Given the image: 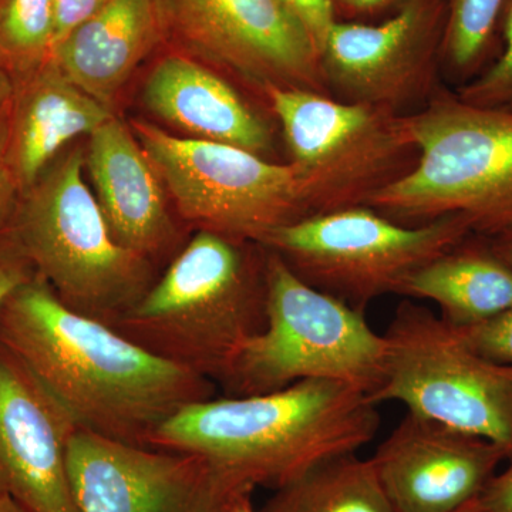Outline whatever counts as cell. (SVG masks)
Here are the masks:
<instances>
[{
    "mask_svg": "<svg viewBox=\"0 0 512 512\" xmlns=\"http://www.w3.org/2000/svg\"><path fill=\"white\" fill-rule=\"evenodd\" d=\"M0 346L49 392L77 430L150 447L164 421L215 397V383L72 311L40 276L0 308Z\"/></svg>",
    "mask_w": 512,
    "mask_h": 512,
    "instance_id": "6da1fadb",
    "label": "cell"
},
{
    "mask_svg": "<svg viewBox=\"0 0 512 512\" xmlns=\"http://www.w3.org/2000/svg\"><path fill=\"white\" fill-rule=\"evenodd\" d=\"M379 427L367 394L303 380L276 392L188 404L161 424L150 447L200 457L252 494L256 487L278 490L330 457L357 453Z\"/></svg>",
    "mask_w": 512,
    "mask_h": 512,
    "instance_id": "7a4b0ae2",
    "label": "cell"
},
{
    "mask_svg": "<svg viewBox=\"0 0 512 512\" xmlns=\"http://www.w3.org/2000/svg\"><path fill=\"white\" fill-rule=\"evenodd\" d=\"M266 248L198 231L111 328L220 384L266 323Z\"/></svg>",
    "mask_w": 512,
    "mask_h": 512,
    "instance_id": "3957f363",
    "label": "cell"
},
{
    "mask_svg": "<svg viewBox=\"0 0 512 512\" xmlns=\"http://www.w3.org/2000/svg\"><path fill=\"white\" fill-rule=\"evenodd\" d=\"M403 120L417 163L366 207L400 224L461 215L478 237L511 234L512 111L474 106L441 87Z\"/></svg>",
    "mask_w": 512,
    "mask_h": 512,
    "instance_id": "277c9868",
    "label": "cell"
},
{
    "mask_svg": "<svg viewBox=\"0 0 512 512\" xmlns=\"http://www.w3.org/2000/svg\"><path fill=\"white\" fill-rule=\"evenodd\" d=\"M83 171L76 148L23 192L3 232L67 308L111 325L156 281L114 239Z\"/></svg>",
    "mask_w": 512,
    "mask_h": 512,
    "instance_id": "5b68a950",
    "label": "cell"
},
{
    "mask_svg": "<svg viewBox=\"0 0 512 512\" xmlns=\"http://www.w3.org/2000/svg\"><path fill=\"white\" fill-rule=\"evenodd\" d=\"M266 285L265 328L242 348L220 383L225 396L329 380L372 400L383 383L386 339L372 329L365 311L306 284L268 248Z\"/></svg>",
    "mask_w": 512,
    "mask_h": 512,
    "instance_id": "8992f818",
    "label": "cell"
},
{
    "mask_svg": "<svg viewBox=\"0 0 512 512\" xmlns=\"http://www.w3.org/2000/svg\"><path fill=\"white\" fill-rule=\"evenodd\" d=\"M470 224L447 215L406 225L370 207L311 215L269 232L259 244L281 256L306 284L365 311L467 237Z\"/></svg>",
    "mask_w": 512,
    "mask_h": 512,
    "instance_id": "52a82bcc",
    "label": "cell"
},
{
    "mask_svg": "<svg viewBox=\"0 0 512 512\" xmlns=\"http://www.w3.org/2000/svg\"><path fill=\"white\" fill-rule=\"evenodd\" d=\"M265 96L281 123L311 215L366 207L417 163V148L399 114L291 87H268Z\"/></svg>",
    "mask_w": 512,
    "mask_h": 512,
    "instance_id": "ba28073f",
    "label": "cell"
},
{
    "mask_svg": "<svg viewBox=\"0 0 512 512\" xmlns=\"http://www.w3.org/2000/svg\"><path fill=\"white\" fill-rule=\"evenodd\" d=\"M386 339L382 386L372 402L481 437L512 454V366L484 359L430 309L403 302Z\"/></svg>",
    "mask_w": 512,
    "mask_h": 512,
    "instance_id": "9c48e42d",
    "label": "cell"
},
{
    "mask_svg": "<svg viewBox=\"0 0 512 512\" xmlns=\"http://www.w3.org/2000/svg\"><path fill=\"white\" fill-rule=\"evenodd\" d=\"M133 133L178 214L200 231L259 244L274 229L311 217L291 164L229 144L174 137L146 121H134Z\"/></svg>",
    "mask_w": 512,
    "mask_h": 512,
    "instance_id": "30bf717a",
    "label": "cell"
},
{
    "mask_svg": "<svg viewBox=\"0 0 512 512\" xmlns=\"http://www.w3.org/2000/svg\"><path fill=\"white\" fill-rule=\"evenodd\" d=\"M446 0H412L373 22L336 20L320 50L330 96L409 116L441 89Z\"/></svg>",
    "mask_w": 512,
    "mask_h": 512,
    "instance_id": "8fae6325",
    "label": "cell"
},
{
    "mask_svg": "<svg viewBox=\"0 0 512 512\" xmlns=\"http://www.w3.org/2000/svg\"><path fill=\"white\" fill-rule=\"evenodd\" d=\"M67 471L79 512H229L242 497L200 457L76 430Z\"/></svg>",
    "mask_w": 512,
    "mask_h": 512,
    "instance_id": "7c38bea8",
    "label": "cell"
},
{
    "mask_svg": "<svg viewBox=\"0 0 512 512\" xmlns=\"http://www.w3.org/2000/svg\"><path fill=\"white\" fill-rule=\"evenodd\" d=\"M168 22L212 62L268 87L328 94L311 37L281 0H165Z\"/></svg>",
    "mask_w": 512,
    "mask_h": 512,
    "instance_id": "4fadbf2b",
    "label": "cell"
},
{
    "mask_svg": "<svg viewBox=\"0 0 512 512\" xmlns=\"http://www.w3.org/2000/svg\"><path fill=\"white\" fill-rule=\"evenodd\" d=\"M73 421L0 346V494L26 512H79L67 471Z\"/></svg>",
    "mask_w": 512,
    "mask_h": 512,
    "instance_id": "5bb4252c",
    "label": "cell"
},
{
    "mask_svg": "<svg viewBox=\"0 0 512 512\" xmlns=\"http://www.w3.org/2000/svg\"><path fill=\"white\" fill-rule=\"evenodd\" d=\"M508 458L498 444L407 413L370 460L397 512H454Z\"/></svg>",
    "mask_w": 512,
    "mask_h": 512,
    "instance_id": "9a60e30c",
    "label": "cell"
},
{
    "mask_svg": "<svg viewBox=\"0 0 512 512\" xmlns=\"http://www.w3.org/2000/svg\"><path fill=\"white\" fill-rule=\"evenodd\" d=\"M89 137L84 167L111 234L121 247L151 262L177 238L160 177L133 131L116 117Z\"/></svg>",
    "mask_w": 512,
    "mask_h": 512,
    "instance_id": "2e32d148",
    "label": "cell"
},
{
    "mask_svg": "<svg viewBox=\"0 0 512 512\" xmlns=\"http://www.w3.org/2000/svg\"><path fill=\"white\" fill-rule=\"evenodd\" d=\"M144 103L190 138L244 148L264 157L274 147L268 123L220 74L181 55H168L151 70Z\"/></svg>",
    "mask_w": 512,
    "mask_h": 512,
    "instance_id": "e0dca14e",
    "label": "cell"
},
{
    "mask_svg": "<svg viewBox=\"0 0 512 512\" xmlns=\"http://www.w3.org/2000/svg\"><path fill=\"white\" fill-rule=\"evenodd\" d=\"M168 26L165 0H104L52 60L70 82L110 107Z\"/></svg>",
    "mask_w": 512,
    "mask_h": 512,
    "instance_id": "ac0fdd59",
    "label": "cell"
},
{
    "mask_svg": "<svg viewBox=\"0 0 512 512\" xmlns=\"http://www.w3.org/2000/svg\"><path fill=\"white\" fill-rule=\"evenodd\" d=\"M13 80L9 160L20 192H26L66 144L90 136L113 114L70 82L53 60Z\"/></svg>",
    "mask_w": 512,
    "mask_h": 512,
    "instance_id": "d6986e66",
    "label": "cell"
},
{
    "mask_svg": "<svg viewBox=\"0 0 512 512\" xmlns=\"http://www.w3.org/2000/svg\"><path fill=\"white\" fill-rule=\"evenodd\" d=\"M399 295L433 302L448 325L468 328L512 308V266L473 234L414 272Z\"/></svg>",
    "mask_w": 512,
    "mask_h": 512,
    "instance_id": "ffe728a7",
    "label": "cell"
},
{
    "mask_svg": "<svg viewBox=\"0 0 512 512\" xmlns=\"http://www.w3.org/2000/svg\"><path fill=\"white\" fill-rule=\"evenodd\" d=\"M262 512H397L372 460L339 454L275 490Z\"/></svg>",
    "mask_w": 512,
    "mask_h": 512,
    "instance_id": "44dd1931",
    "label": "cell"
},
{
    "mask_svg": "<svg viewBox=\"0 0 512 512\" xmlns=\"http://www.w3.org/2000/svg\"><path fill=\"white\" fill-rule=\"evenodd\" d=\"M505 0H446L441 72L457 87L480 76L500 55Z\"/></svg>",
    "mask_w": 512,
    "mask_h": 512,
    "instance_id": "7402d4cb",
    "label": "cell"
},
{
    "mask_svg": "<svg viewBox=\"0 0 512 512\" xmlns=\"http://www.w3.org/2000/svg\"><path fill=\"white\" fill-rule=\"evenodd\" d=\"M53 49V0H0V62L13 79L50 62Z\"/></svg>",
    "mask_w": 512,
    "mask_h": 512,
    "instance_id": "603a6c76",
    "label": "cell"
},
{
    "mask_svg": "<svg viewBox=\"0 0 512 512\" xmlns=\"http://www.w3.org/2000/svg\"><path fill=\"white\" fill-rule=\"evenodd\" d=\"M500 55L480 76L454 92L474 106L512 111V0H505L500 20Z\"/></svg>",
    "mask_w": 512,
    "mask_h": 512,
    "instance_id": "cb8c5ba5",
    "label": "cell"
},
{
    "mask_svg": "<svg viewBox=\"0 0 512 512\" xmlns=\"http://www.w3.org/2000/svg\"><path fill=\"white\" fill-rule=\"evenodd\" d=\"M457 332L468 348L484 359L512 366V308L477 325L457 329Z\"/></svg>",
    "mask_w": 512,
    "mask_h": 512,
    "instance_id": "d4e9b609",
    "label": "cell"
},
{
    "mask_svg": "<svg viewBox=\"0 0 512 512\" xmlns=\"http://www.w3.org/2000/svg\"><path fill=\"white\" fill-rule=\"evenodd\" d=\"M281 2L292 13L293 18L301 23L320 56L326 37L338 20L333 0H281Z\"/></svg>",
    "mask_w": 512,
    "mask_h": 512,
    "instance_id": "484cf974",
    "label": "cell"
},
{
    "mask_svg": "<svg viewBox=\"0 0 512 512\" xmlns=\"http://www.w3.org/2000/svg\"><path fill=\"white\" fill-rule=\"evenodd\" d=\"M9 121L10 106L0 114V234L15 211L20 192L9 160Z\"/></svg>",
    "mask_w": 512,
    "mask_h": 512,
    "instance_id": "4316f807",
    "label": "cell"
},
{
    "mask_svg": "<svg viewBox=\"0 0 512 512\" xmlns=\"http://www.w3.org/2000/svg\"><path fill=\"white\" fill-rule=\"evenodd\" d=\"M35 275L5 232L0 234V308L10 293Z\"/></svg>",
    "mask_w": 512,
    "mask_h": 512,
    "instance_id": "83f0119b",
    "label": "cell"
},
{
    "mask_svg": "<svg viewBox=\"0 0 512 512\" xmlns=\"http://www.w3.org/2000/svg\"><path fill=\"white\" fill-rule=\"evenodd\" d=\"M104 0H53L55 10V49L73 30L92 18ZM53 49V52H55Z\"/></svg>",
    "mask_w": 512,
    "mask_h": 512,
    "instance_id": "f1b7e54d",
    "label": "cell"
},
{
    "mask_svg": "<svg viewBox=\"0 0 512 512\" xmlns=\"http://www.w3.org/2000/svg\"><path fill=\"white\" fill-rule=\"evenodd\" d=\"M412 0H333L336 18L348 22H373L392 15Z\"/></svg>",
    "mask_w": 512,
    "mask_h": 512,
    "instance_id": "f546056e",
    "label": "cell"
},
{
    "mask_svg": "<svg viewBox=\"0 0 512 512\" xmlns=\"http://www.w3.org/2000/svg\"><path fill=\"white\" fill-rule=\"evenodd\" d=\"M507 461L503 473H495L478 497L484 512H512V454Z\"/></svg>",
    "mask_w": 512,
    "mask_h": 512,
    "instance_id": "4dcf8cb0",
    "label": "cell"
},
{
    "mask_svg": "<svg viewBox=\"0 0 512 512\" xmlns=\"http://www.w3.org/2000/svg\"><path fill=\"white\" fill-rule=\"evenodd\" d=\"M13 93H15V80L9 70L0 62V114L12 103Z\"/></svg>",
    "mask_w": 512,
    "mask_h": 512,
    "instance_id": "1f68e13d",
    "label": "cell"
},
{
    "mask_svg": "<svg viewBox=\"0 0 512 512\" xmlns=\"http://www.w3.org/2000/svg\"><path fill=\"white\" fill-rule=\"evenodd\" d=\"M490 242L494 251L497 252L508 265L512 266V232L511 234L503 235V237L490 239Z\"/></svg>",
    "mask_w": 512,
    "mask_h": 512,
    "instance_id": "d6a6232c",
    "label": "cell"
},
{
    "mask_svg": "<svg viewBox=\"0 0 512 512\" xmlns=\"http://www.w3.org/2000/svg\"><path fill=\"white\" fill-rule=\"evenodd\" d=\"M0 512H26L9 495L0 494Z\"/></svg>",
    "mask_w": 512,
    "mask_h": 512,
    "instance_id": "836d02e7",
    "label": "cell"
},
{
    "mask_svg": "<svg viewBox=\"0 0 512 512\" xmlns=\"http://www.w3.org/2000/svg\"><path fill=\"white\" fill-rule=\"evenodd\" d=\"M229 512H255L254 505H252L251 495L242 497L241 500L234 504V507Z\"/></svg>",
    "mask_w": 512,
    "mask_h": 512,
    "instance_id": "e575fe53",
    "label": "cell"
},
{
    "mask_svg": "<svg viewBox=\"0 0 512 512\" xmlns=\"http://www.w3.org/2000/svg\"><path fill=\"white\" fill-rule=\"evenodd\" d=\"M454 512H484V510L481 507L480 500L476 498V500L470 501V503L461 507L460 510Z\"/></svg>",
    "mask_w": 512,
    "mask_h": 512,
    "instance_id": "d590c367",
    "label": "cell"
}]
</instances>
